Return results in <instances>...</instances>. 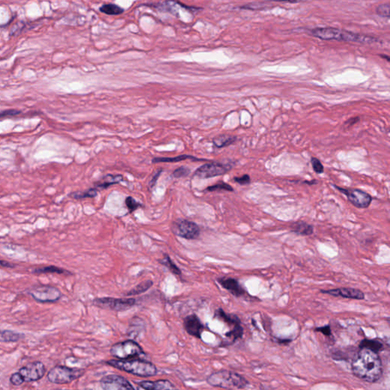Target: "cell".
Wrapping results in <instances>:
<instances>
[{
  "instance_id": "6da1fadb",
  "label": "cell",
  "mask_w": 390,
  "mask_h": 390,
  "mask_svg": "<svg viewBox=\"0 0 390 390\" xmlns=\"http://www.w3.org/2000/svg\"><path fill=\"white\" fill-rule=\"evenodd\" d=\"M352 370L355 377L370 384L380 380L384 372L380 355L367 348H359L354 355Z\"/></svg>"
},
{
  "instance_id": "7a4b0ae2",
  "label": "cell",
  "mask_w": 390,
  "mask_h": 390,
  "mask_svg": "<svg viewBox=\"0 0 390 390\" xmlns=\"http://www.w3.org/2000/svg\"><path fill=\"white\" fill-rule=\"evenodd\" d=\"M107 364L114 368L131 373L133 375L141 377H150L157 374V368L151 362L140 360L137 358H130L124 360H109Z\"/></svg>"
},
{
  "instance_id": "3957f363",
  "label": "cell",
  "mask_w": 390,
  "mask_h": 390,
  "mask_svg": "<svg viewBox=\"0 0 390 390\" xmlns=\"http://www.w3.org/2000/svg\"><path fill=\"white\" fill-rule=\"evenodd\" d=\"M312 34L315 37L324 41L335 40V41L358 42L362 44H370L377 41V39L374 37L345 31L334 28H318L313 30Z\"/></svg>"
},
{
  "instance_id": "277c9868",
  "label": "cell",
  "mask_w": 390,
  "mask_h": 390,
  "mask_svg": "<svg viewBox=\"0 0 390 390\" xmlns=\"http://www.w3.org/2000/svg\"><path fill=\"white\" fill-rule=\"evenodd\" d=\"M207 382L212 387L228 390H241L250 385V383L245 377L227 370L212 373L207 379Z\"/></svg>"
},
{
  "instance_id": "5b68a950",
  "label": "cell",
  "mask_w": 390,
  "mask_h": 390,
  "mask_svg": "<svg viewBox=\"0 0 390 390\" xmlns=\"http://www.w3.org/2000/svg\"><path fill=\"white\" fill-rule=\"evenodd\" d=\"M84 373L85 370L83 369L57 366L48 373V380L52 384H67L80 378Z\"/></svg>"
},
{
  "instance_id": "8992f818",
  "label": "cell",
  "mask_w": 390,
  "mask_h": 390,
  "mask_svg": "<svg viewBox=\"0 0 390 390\" xmlns=\"http://www.w3.org/2000/svg\"><path fill=\"white\" fill-rule=\"evenodd\" d=\"M110 353L114 358L120 360L137 358L144 355V350L138 343L133 340L121 341L112 345Z\"/></svg>"
},
{
  "instance_id": "52a82bcc",
  "label": "cell",
  "mask_w": 390,
  "mask_h": 390,
  "mask_svg": "<svg viewBox=\"0 0 390 390\" xmlns=\"http://www.w3.org/2000/svg\"><path fill=\"white\" fill-rule=\"evenodd\" d=\"M232 169L233 166L231 164H224L217 162H208L198 168L194 172L193 178L198 179H210L227 174Z\"/></svg>"
},
{
  "instance_id": "ba28073f",
  "label": "cell",
  "mask_w": 390,
  "mask_h": 390,
  "mask_svg": "<svg viewBox=\"0 0 390 390\" xmlns=\"http://www.w3.org/2000/svg\"><path fill=\"white\" fill-rule=\"evenodd\" d=\"M28 294L38 302H55L62 297V293L58 288L52 286H39L29 290Z\"/></svg>"
},
{
  "instance_id": "9c48e42d",
  "label": "cell",
  "mask_w": 390,
  "mask_h": 390,
  "mask_svg": "<svg viewBox=\"0 0 390 390\" xmlns=\"http://www.w3.org/2000/svg\"><path fill=\"white\" fill-rule=\"evenodd\" d=\"M341 193L345 194L348 201L357 208L365 209L368 208L373 201V198L368 193L365 192L358 188H342L338 186L334 185Z\"/></svg>"
},
{
  "instance_id": "30bf717a",
  "label": "cell",
  "mask_w": 390,
  "mask_h": 390,
  "mask_svg": "<svg viewBox=\"0 0 390 390\" xmlns=\"http://www.w3.org/2000/svg\"><path fill=\"white\" fill-rule=\"evenodd\" d=\"M93 304L94 306L98 307L120 312L133 307L136 304V300L133 298H128V299L112 298H96L93 300Z\"/></svg>"
},
{
  "instance_id": "8fae6325",
  "label": "cell",
  "mask_w": 390,
  "mask_h": 390,
  "mask_svg": "<svg viewBox=\"0 0 390 390\" xmlns=\"http://www.w3.org/2000/svg\"><path fill=\"white\" fill-rule=\"evenodd\" d=\"M173 231L178 237L188 240H196L201 234L198 224L184 219H179L173 223Z\"/></svg>"
},
{
  "instance_id": "7c38bea8",
  "label": "cell",
  "mask_w": 390,
  "mask_h": 390,
  "mask_svg": "<svg viewBox=\"0 0 390 390\" xmlns=\"http://www.w3.org/2000/svg\"><path fill=\"white\" fill-rule=\"evenodd\" d=\"M100 386L105 390H134L135 387L123 377L119 375L105 376L100 380Z\"/></svg>"
},
{
  "instance_id": "4fadbf2b",
  "label": "cell",
  "mask_w": 390,
  "mask_h": 390,
  "mask_svg": "<svg viewBox=\"0 0 390 390\" xmlns=\"http://www.w3.org/2000/svg\"><path fill=\"white\" fill-rule=\"evenodd\" d=\"M19 372L25 382L29 383L41 380L45 374L46 367L42 362L35 361L23 366Z\"/></svg>"
},
{
  "instance_id": "5bb4252c",
  "label": "cell",
  "mask_w": 390,
  "mask_h": 390,
  "mask_svg": "<svg viewBox=\"0 0 390 390\" xmlns=\"http://www.w3.org/2000/svg\"><path fill=\"white\" fill-rule=\"evenodd\" d=\"M320 291L324 294H329V295L333 296V297H341V298H347V299L362 300L365 298V294H363V291L355 289V288H352V287H341V288L328 290V291L321 290Z\"/></svg>"
},
{
  "instance_id": "9a60e30c",
  "label": "cell",
  "mask_w": 390,
  "mask_h": 390,
  "mask_svg": "<svg viewBox=\"0 0 390 390\" xmlns=\"http://www.w3.org/2000/svg\"><path fill=\"white\" fill-rule=\"evenodd\" d=\"M183 325H184V330L188 334L197 338H201V334L204 331L205 327L203 326L202 323L197 315L191 314L187 316L184 319Z\"/></svg>"
},
{
  "instance_id": "2e32d148",
  "label": "cell",
  "mask_w": 390,
  "mask_h": 390,
  "mask_svg": "<svg viewBox=\"0 0 390 390\" xmlns=\"http://www.w3.org/2000/svg\"><path fill=\"white\" fill-rule=\"evenodd\" d=\"M217 282L236 298H241L246 294V291L237 279L227 277H220L217 279Z\"/></svg>"
},
{
  "instance_id": "e0dca14e",
  "label": "cell",
  "mask_w": 390,
  "mask_h": 390,
  "mask_svg": "<svg viewBox=\"0 0 390 390\" xmlns=\"http://www.w3.org/2000/svg\"><path fill=\"white\" fill-rule=\"evenodd\" d=\"M138 385L142 389L147 390H167L175 389L170 381L167 380H159L156 381H142Z\"/></svg>"
},
{
  "instance_id": "ac0fdd59",
  "label": "cell",
  "mask_w": 390,
  "mask_h": 390,
  "mask_svg": "<svg viewBox=\"0 0 390 390\" xmlns=\"http://www.w3.org/2000/svg\"><path fill=\"white\" fill-rule=\"evenodd\" d=\"M123 181V176L121 175L108 174L101 179V181L95 183L94 188L97 190H104L113 184H119Z\"/></svg>"
},
{
  "instance_id": "d6986e66",
  "label": "cell",
  "mask_w": 390,
  "mask_h": 390,
  "mask_svg": "<svg viewBox=\"0 0 390 390\" xmlns=\"http://www.w3.org/2000/svg\"><path fill=\"white\" fill-rule=\"evenodd\" d=\"M214 318L224 322L230 327L233 328L241 325V321L238 316L234 314H229L222 309H218L215 311Z\"/></svg>"
},
{
  "instance_id": "ffe728a7",
  "label": "cell",
  "mask_w": 390,
  "mask_h": 390,
  "mask_svg": "<svg viewBox=\"0 0 390 390\" xmlns=\"http://www.w3.org/2000/svg\"><path fill=\"white\" fill-rule=\"evenodd\" d=\"M359 348H367L372 350L373 352H379L384 351L385 348V342L380 338H374V339L362 340L359 344Z\"/></svg>"
},
{
  "instance_id": "44dd1931",
  "label": "cell",
  "mask_w": 390,
  "mask_h": 390,
  "mask_svg": "<svg viewBox=\"0 0 390 390\" xmlns=\"http://www.w3.org/2000/svg\"><path fill=\"white\" fill-rule=\"evenodd\" d=\"M291 230L293 233L303 237H308L313 233V226L303 221H298L293 223L291 226Z\"/></svg>"
},
{
  "instance_id": "7402d4cb",
  "label": "cell",
  "mask_w": 390,
  "mask_h": 390,
  "mask_svg": "<svg viewBox=\"0 0 390 390\" xmlns=\"http://www.w3.org/2000/svg\"><path fill=\"white\" fill-rule=\"evenodd\" d=\"M26 337L24 334L16 332L12 330H0V342H17Z\"/></svg>"
},
{
  "instance_id": "603a6c76",
  "label": "cell",
  "mask_w": 390,
  "mask_h": 390,
  "mask_svg": "<svg viewBox=\"0 0 390 390\" xmlns=\"http://www.w3.org/2000/svg\"><path fill=\"white\" fill-rule=\"evenodd\" d=\"M237 140L236 136L229 135V134H221V135L215 137L213 139V144L217 148H224L234 144Z\"/></svg>"
},
{
  "instance_id": "cb8c5ba5",
  "label": "cell",
  "mask_w": 390,
  "mask_h": 390,
  "mask_svg": "<svg viewBox=\"0 0 390 390\" xmlns=\"http://www.w3.org/2000/svg\"><path fill=\"white\" fill-rule=\"evenodd\" d=\"M186 159H191L193 161L203 160V159H198L194 157L193 155H178L176 157H155L152 159V163H173V162H179L181 161L186 160Z\"/></svg>"
},
{
  "instance_id": "d4e9b609",
  "label": "cell",
  "mask_w": 390,
  "mask_h": 390,
  "mask_svg": "<svg viewBox=\"0 0 390 390\" xmlns=\"http://www.w3.org/2000/svg\"><path fill=\"white\" fill-rule=\"evenodd\" d=\"M144 323L142 319L139 317L134 318L130 322V327H129V336L137 338V336H139L138 334H140L141 331H144Z\"/></svg>"
},
{
  "instance_id": "484cf974",
  "label": "cell",
  "mask_w": 390,
  "mask_h": 390,
  "mask_svg": "<svg viewBox=\"0 0 390 390\" xmlns=\"http://www.w3.org/2000/svg\"><path fill=\"white\" fill-rule=\"evenodd\" d=\"M33 273L35 274H69V275L71 274V273L68 271V270L60 269V268L56 267V266H47V267L36 269L35 270L33 271Z\"/></svg>"
},
{
  "instance_id": "4316f807",
  "label": "cell",
  "mask_w": 390,
  "mask_h": 390,
  "mask_svg": "<svg viewBox=\"0 0 390 390\" xmlns=\"http://www.w3.org/2000/svg\"><path fill=\"white\" fill-rule=\"evenodd\" d=\"M152 284H153V282H152V280H145L144 282L140 283V284L136 286L131 291L127 292V294H126V296H136L143 294V293L148 291V290L152 287Z\"/></svg>"
},
{
  "instance_id": "83f0119b",
  "label": "cell",
  "mask_w": 390,
  "mask_h": 390,
  "mask_svg": "<svg viewBox=\"0 0 390 390\" xmlns=\"http://www.w3.org/2000/svg\"><path fill=\"white\" fill-rule=\"evenodd\" d=\"M100 12L108 15H119L124 12V9L115 4H105L100 8Z\"/></svg>"
},
{
  "instance_id": "f1b7e54d",
  "label": "cell",
  "mask_w": 390,
  "mask_h": 390,
  "mask_svg": "<svg viewBox=\"0 0 390 390\" xmlns=\"http://www.w3.org/2000/svg\"><path fill=\"white\" fill-rule=\"evenodd\" d=\"M159 262H160V263L163 265L164 266L167 267L168 269H169V270H170L172 273H173V274L178 276L181 275V270L177 267V265H176L173 261L171 260L170 257H169V255H166L165 258L162 259V260L159 261Z\"/></svg>"
},
{
  "instance_id": "f546056e",
  "label": "cell",
  "mask_w": 390,
  "mask_h": 390,
  "mask_svg": "<svg viewBox=\"0 0 390 390\" xmlns=\"http://www.w3.org/2000/svg\"><path fill=\"white\" fill-rule=\"evenodd\" d=\"M347 354H352L355 355L353 352V350L348 348L346 350H338V351H334L331 355V358L334 360H348L349 358H352V356L347 355Z\"/></svg>"
},
{
  "instance_id": "4dcf8cb0",
  "label": "cell",
  "mask_w": 390,
  "mask_h": 390,
  "mask_svg": "<svg viewBox=\"0 0 390 390\" xmlns=\"http://www.w3.org/2000/svg\"><path fill=\"white\" fill-rule=\"evenodd\" d=\"M97 194H98V190L95 188H92L83 192L73 193L71 194V197L75 199H83L86 198H95L97 196Z\"/></svg>"
},
{
  "instance_id": "1f68e13d",
  "label": "cell",
  "mask_w": 390,
  "mask_h": 390,
  "mask_svg": "<svg viewBox=\"0 0 390 390\" xmlns=\"http://www.w3.org/2000/svg\"><path fill=\"white\" fill-rule=\"evenodd\" d=\"M206 191H210V192H214V191H234L233 187L230 186V184H227L225 182L217 183V184H213L212 186H209L208 188H206Z\"/></svg>"
},
{
  "instance_id": "d6a6232c",
  "label": "cell",
  "mask_w": 390,
  "mask_h": 390,
  "mask_svg": "<svg viewBox=\"0 0 390 390\" xmlns=\"http://www.w3.org/2000/svg\"><path fill=\"white\" fill-rule=\"evenodd\" d=\"M125 204L130 213H133V212L137 210L138 208H141V207L143 206L140 203L137 202V201H136L134 198H132V197H127V198H126Z\"/></svg>"
},
{
  "instance_id": "836d02e7",
  "label": "cell",
  "mask_w": 390,
  "mask_h": 390,
  "mask_svg": "<svg viewBox=\"0 0 390 390\" xmlns=\"http://www.w3.org/2000/svg\"><path fill=\"white\" fill-rule=\"evenodd\" d=\"M190 173H191V170L188 167L181 166L173 172V177H174L175 179H181V178H185L189 176Z\"/></svg>"
},
{
  "instance_id": "e575fe53",
  "label": "cell",
  "mask_w": 390,
  "mask_h": 390,
  "mask_svg": "<svg viewBox=\"0 0 390 390\" xmlns=\"http://www.w3.org/2000/svg\"><path fill=\"white\" fill-rule=\"evenodd\" d=\"M311 165L313 166V171L316 174H323L324 173V166L317 158H311Z\"/></svg>"
},
{
  "instance_id": "d590c367",
  "label": "cell",
  "mask_w": 390,
  "mask_h": 390,
  "mask_svg": "<svg viewBox=\"0 0 390 390\" xmlns=\"http://www.w3.org/2000/svg\"><path fill=\"white\" fill-rule=\"evenodd\" d=\"M376 12L381 17L389 19L390 16V5L389 4H383V5H379L377 9H376Z\"/></svg>"
},
{
  "instance_id": "8d00e7d4",
  "label": "cell",
  "mask_w": 390,
  "mask_h": 390,
  "mask_svg": "<svg viewBox=\"0 0 390 390\" xmlns=\"http://www.w3.org/2000/svg\"><path fill=\"white\" fill-rule=\"evenodd\" d=\"M10 382L12 385L18 387V386L22 385L23 383H25V380L20 373H19V372H17V373H13V374L11 376Z\"/></svg>"
},
{
  "instance_id": "74e56055",
  "label": "cell",
  "mask_w": 390,
  "mask_h": 390,
  "mask_svg": "<svg viewBox=\"0 0 390 390\" xmlns=\"http://www.w3.org/2000/svg\"><path fill=\"white\" fill-rule=\"evenodd\" d=\"M235 182L241 184V185H248L251 183V178L248 175L245 174L241 176V177H235L233 179Z\"/></svg>"
},
{
  "instance_id": "f35d334b",
  "label": "cell",
  "mask_w": 390,
  "mask_h": 390,
  "mask_svg": "<svg viewBox=\"0 0 390 390\" xmlns=\"http://www.w3.org/2000/svg\"><path fill=\"white\" fill-rule=\"evenodd\" d=\"M316 332H320L322 334L326 335V337H331L332 335L331 333V327L330 325H326V326H322V327H318L315 329Z\"/></svg>"
},
{
  "instance_id": "ab89813d",
  "label": "cell",
  "mask_w": 390,
  "mask_h": 390,
  "mask_svg": "<svg viewBox=\"0 0 390 390\" xmlns=\"http://www.w3.org/2000/svg\"><path fill=\"white\" fill-rule=\"evenodd\" d=\"M162 169H159V170L156 172V173L154 174V176H152V179H151L149 183V187L150 189H152L154 188V186L155 185L156 182H157L158 179H159V176H160L161 173H162Z\"/></svg>"
},
{
  "instance_id": "60d3db41",
  "label": "cell",
  "mask_w": 390,
  "mask_h": 390,
  "mask_svg": "<svg viewBox=\"0 0 390 390\" xmlns=\"http://www.w3.org/2000/svg\"><path fill=\"white\" fill-rule=\"evenodd\" d=\"M360 120V118L359 117H355V118H352V119H350L348 121H346L345 123V126H346L348 128H349L350 127H352V126L355 125V123H358Z\"/></svg>"
},
{
  "instance_id": "b9f144b4",
  "label": "cell",
  "mask_w": 390,
  "mask_h": 390,
  "mask_svg": "<svg viewBox=\"0 0 390 390\" xmlns=\"http://www.w3.org/2000/svg\"><path fill=\"white\" fill-rule=\"evenodd\" d=\"M0 267L6 268V269H12L15 267V265L10 263V262H6V261L0 260Z\"/></svg>"
},
{
  "instance_id": "7bdbcfd3",
  "label": "cell",
  "mask_w": 390,
  "mask_h": 390,
  "mask_svg": "<svg viewBox=\"0 0 390 390\" xmlns=\"http://www.w3.org/2000/svg\"><path fill=\"white\" fill-rule=\"evenodd\" d=\"M303 183L304 184H309V185H313V184H316V183H317V181H316V180H315V179H313V181H303Z\"/></svg>"
},
{
  "instance_id": "ee69618b",
  "label": "cell",
  "mask_w": 390,
  "mask_h": 390,
  "mask_svg": "<svg viewBox=\"0 0 390 390\" xmlns=\"http://www.w3.org/2000/svg\"><path fill=\"white\" fill-rule=\"evenodd\" d=\"M271 1H277V2H296L298 0H271Z\"/></svg>"
}]
</instances>
